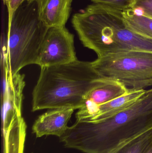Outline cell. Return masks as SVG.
<instances>
[{"mask_svg": "<svg viewBox=\"0 0 152 153\" xmlns=\"http://www.w3.org/2000/svg\"><path fill=\"white\" fill-rule=\"evenodd\" d=\"M152 127V89L128 108L95 122L76 121L60 137L65 147L107 153Z\"/></svg>", "mask_w": 152, "mask_h": 153, "instance_id": "1", "label": "cell"}, {"mask_svg": "<svg viewBox=\"0 0 152 153\" xmlns=\"http://www.w3.org/2000/svg\"><path fill=\"white\" fill-rule=\"evenodd\" d=\"M71 22L84 46L98 57L131 51L152 52V39L129 29L122 10L93 3L75 13Z\"/></svg>", "mask_w": 152, "mask_h": 153, "instance_id": "2", "label": "cell"}, {"mask_svg": "<svg viewBox=\"0 0 152 153\" xmlns=\"http://www.w3.org/2000/svg\"><path fill=\"white\" fill-rule=\"evenodd\" d=\"M32 93V111L58 108L79 109L99 78L91 62L76 60L41 68Z\"/></svg>", "mask_w": 152, "mask_h": 153, "instance_id": "3", "label": "cell"}, {"mask_svg": "<svg viewBox=\"0 0 152 153\" xmlns=\"http://www.w3.org/2000/svg\"><path fill=\"white\" fill-rule=\"evenodd\" d=\"M48 29L39 18L36 0L26 1L17 9L1 38V62H6L11 74L36 64Z\"/></svg>", "mask_w": 152, "mask_h": 153, "instance_id": "4", "label": "cell"}, {"mask_svg": "<svg viewBox=\"0 0 152 153\" xmlns=\"http://www.w3.org/2000/svg\"><path fill=\"white\" fill-rule=\"evenodd\" d=\"M99 78L117 81L129 90L152 86V52L131 51L111 54L91 62Z\"/></svg>", "mask_w": 152, "mask_h": 153, "instance_id": "5", "label": "cell"}, {"mask_svg": "<svg viewBox=\"0 0 152 153\" xmlns=\"http://www.w3.org/2000/svg\"><path fill=\"white\" fill-rule=\"evenodd\" d=\"M77 60L74 35L65 27L49 28L36 65L43 68L65 64Z\"/></svg>", "mask_w": 152, "mask_h": 153, "instance_id": "6", "label": "cell"}, {"mask_svg": "<svg viewBox=\"0 0 152 153\" xmlns=\"http://www.w3.org/2000/svg\"><path fill=\"white\" fill-rule=\"evenodd\" d=\"M2 121L3 133L10 127L17 117L21 116L23 91L25 86L24 75L11 74L6 65H1Z\"/></svg>", "mask_w": 152, "mask_h": 153, "instance_id": "7", "label": "cell"}, {"mask_svg": "<svg viewBox=\"0 0 152 153\" xmlns=\"http://www.w3.org/2000/svg\"><path fill=\"white\" fill-rule=\"evenodd\" d=\"M129 91L117 81L101 79L100 83L87 95L83 106L76 113V121L87 122L99 106Z\"/></svg>", "mask_w": 152, "mask_h": 153, "instance_id": "8", "label": "cell"}, {"mask_svg": "<svg viewBox=\"0 0 152 153\" xmlns=\"http://www.w3.org/2000/svg\"><path fill=\"white\" fill-rule=\"evenodd\" d=\"M74 110L72 108L54 109L42 114L34 123L33 133L37 137L53 135L60 138L68 129V123Z\"/></svg>", "mask_w": 152, "mask_h": 153, "instance_id": "9", "label": "cell"}, {"mask_svg": "<svg viewBox=\"0 0 152 153\" xmlns=\"http://www.w3.org/2000/svg\"><path fill=\"white\" fill-rule=\"evenodd\" d=\"M73 0H36L38 15L48 27H65L70 15Z\"/></svg>", "mask_w": 152, "mask_h": 153, "instance_id": "10", "label": "cell"}, {"mask_svg": "<svg viewBox=\"0 0 152 153\" xmlns=\"http://www.w3.org/2000/svg\"><path fill=\"white\" fill-rule=\"evenodd\" d=\"M146 90H129L126 94L104 103L98 107L87 122H95L104 120L121 112L134 104Z\"/></svg>", "mask_w": 152, "mask_h": 153, "instance_id": "11", "label": "cell"}, {"mask_svg": "<svg viewBox=\"0 0 152 153\" xmlns=\"http://www.w3.org/2000/svg\"><path fill=\"white\" fill-rule=\"evenodd\" d=\"M26 125L22 116L17 117L3 133L4 153H23Z\"/></svg>", "mask_w": 152, "mask_h": 153, "instance_id": "12", "label": "cell"}, {"mask_svg": "<svg viewBox=\"0 0 152 153\" xmlns=\"http://www.w3.org/2000/svg\"><path fill=\"white\" fill-rule=\"evenodd\" d=\"M152 143V127L107 153H143Z\"/></svg>", "mask_w": 152, "mask_h": 153, "instance_id": "13", "label": "cell"}, {"mask_svg": "<svg viewBox=\"0 0 152 153\" xmlns=\"http://www.w3.org/2000/svg\"><path fill=\"white\" fill-rule=\"evenodd\" d=\"M122 14L129 29L152 39V19L137 13L132 9L123 10Z\"/></svg>", "mask_w": 152, "mask_h": 153, "instance_id": "14", "label": "cell"}, {"mask_svg": "<svg viewBox=\"0 0 152 153\" xmlns=\"http://www.w3.org/2000/svg\"><path fill=\"white\" fill-rule=\"evenodd\" d=\"M93 3L102 4L120 10L133 8L135 0H90Z\"/></svg>", "mask_w": 152, "mask_h": 153, "instance_id": "15", "label": "cell"}, {"mask_svg": "<svg viewBox=\"0 0 152 153\" xmlns=\"http://www.w3.org/2000/svg\"><path fill=\"white\" fill-rule=\"evenodd\" d=\"M132 9L137 13L152 19V0H135Z\"/></svg>", "mask_w": 152, "mask_h": 153, "instance_id": "16", "label": "cell"}, {"mask_svg": "<svg viewBox=\"0 0 152 153\" xmlns=\"http://www.w3.org/2000/svg\"><path fill=\"white\" fill-rule=\"evenodd\" d=\"M36 1V0H3L4 3L7 7V10H8V24L11 22L13 14L19 6L26 1Z\"/></svg>", "mask_w": 152, "mask_h": 153, "instance_id": "17", "label": "cell"}, {"mask_svg": "<svg viewBox=\"0 0 152 153\" xmlns=\"http://www.w3.org/2000/svg\"><path fill=\"white\" fill-rule=\"evenodd\" d=\"M143 153H152V143L150 146Z\"/></svg>", "mask_w": 152, "mask_h": 153, "instance_id": "18", "label": "cell"}]
</instances>
